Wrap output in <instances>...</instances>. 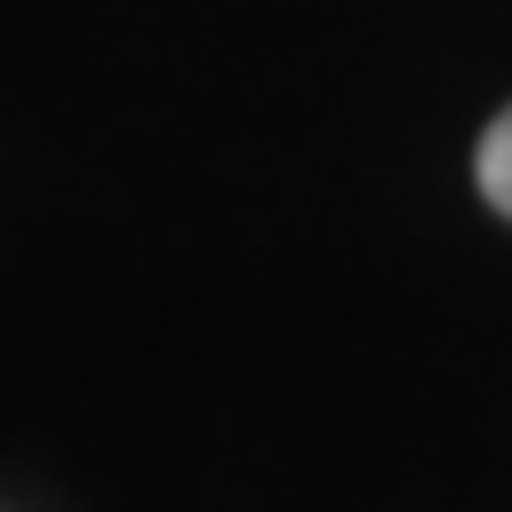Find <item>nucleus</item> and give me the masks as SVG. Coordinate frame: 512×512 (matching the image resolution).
I'll list each match as a JSON object with an SVG mask.
<instances>
[{"instance_id":"nucleus-1","label":"nucleus","mask_w":512,"mask_h":512,"mask_svg":"<svg viewBox=\"0 0 512 512\" xmlns=\"http://www.w3.org/2000/svg\"><path fill=\"white\" fill-rule=\"evenodd\" d=\"M474 169H482V192H490V207L512 214V107L490 123V138H482V161H474Z\"/></svg>"}]
</instances>
